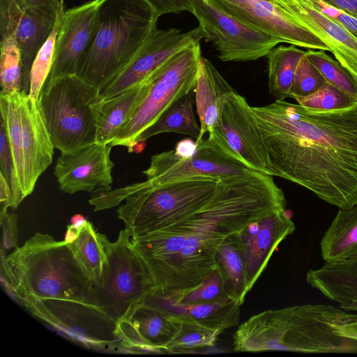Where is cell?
<instances>
[{"instance_id":"1","label":"cell","mask_w":357,"mask_h":357,"mask_svg":"<svg viewBox=\"0 0 357 357\" xmlns=\"http://www.w3.org/2000/svg\"><path fill=\"white\" fill-rule=\"evenodd\" d=\"M252 109L269 175L297 183L339 208L357 205V104L316 111L276 100Z\"/></svg>"},{"instance_id":"2","label":"cell","mask_w":357,"mask_h":357,"mask_svg":"<svg viewBox=\"0 0 357 357\" xmlns=\"http://www.w3.org/2000/svg\"><path fill=\"white\" fill-rule=\"evenodd\" d=\"M357 313L328 304H305L268 310L250 317L232 337L236 352L287 351L311 354L357 353V342L338 327Z\"/></svg>"},{"instance_id":"3","label":"cell","mask_w":357,"mask_h":357,"mask_svg":"<svg viewBox=\"0 0 357 357\" xmlns=\"http://www.w3.org/2000/svg\"><path fill=\"white\" fill-rule=\"evenodd\" d=\"M222 178L193 176L151 185L147 181L105 191L89 199L94 211L119 205L118 218L131 238L157 231L195 213L218 192Z\"/></svg>"},{"instance_id":"4","label":"cell","mask_w":357,"mask_h":357,"mask_svg":"<svg viewBox=\"0 0 357 357\" xmlns=\"http://www.w3.org/2000/svg\"><path fill=\"white\" fill-rule=\"evenodd\" d=\"M1 267L7 289L22 304L58 298L93 305V286L65 240L58 241L49 234L36 233L1 258Z\"/></svg>"},{"instance_id":"5","label":"cell","mask_w":357,"mask_h":357,"mask_svg":"<svg viewBox=\"0 0 357 357\" xmlns=\"http://www.w3.org/2000/svg\"><path fill=\"white\" fill-rule=\"evenodd\" d=\"M158 18L144 0H102L76 75L101 91L132 59Z\"/></svg>"},{"instance_id":"6","label":"cell","mask_w":357,"mask_h":357,"mask_svg":"<svg viewBox=\"0 0 357 357\" xmlns=\"http://www.w3.org/2000/svg\"><path fill=\"white\" fill-rule=\"evenodd\" d=\"M152 278L151 299L174 303L199 285L216 268L220 245L186 234L153 232L131 238Z\"/></svg>"},{"instance_id":"7","label":"cell","mask_w":357,"mask_h":357,"mask_svg":"<svg viewBox=\"0 0 357 357\" xmlns=\"http://www.w3.org/2000/svg\"><path fill=\"white\" fill-rule=\"evenodd\" d=\"M102 99L98 89L76 75L44 86L38 100L53 145L61 153L96 143L92 105Z\"/></svg>"},{"instance_id":"8","label":"cell","mask_w":357,"mask_h":357,"mask_svg":"<svg viewBox=\"0 0 357 357\" xmlns=\"http://www.w3.org/2000/svg\"><path fill=\"white\" fill-rule=\"evenodd\" d=\"M107 250L108 269L102 286L93 287L92 304L119 325L144 304L153 282L126 229L115 241L107 239Z\"/></svg>"},{"instance_id":"9","label":"cell","mask_w":357,"mask_h":357,"mask_svg":"<svg viewBox=\"0 0 357 357\" xmlns=\"http://www.w3.org/2000/svg\"><path fill=\"white\" fill-rule=\"evenodd\" d=\"M200 43L179 51L149 78V90L111 145L135 151L139 135L154 123L176 100L195 88L202 59Z\"/></svg>"},{"instance_id":"10","label":"cell","mask_w":357,"mask_h":357,"mask_svg":"<svg viewBox=\"0 0 357 357\" xmlns=\"http://www.w3.org/2000/svg\"><path fill=\"white\" fill-rule=\"evenodd\" d=\"M22 305L40 319L88 347L128 352L118 324L96 306L58 298Z\"/></svg>"},{"instance_id":"11","label":"cell","mask_w":357,"mask_h":357,"mask_svg":"<svg viewBox=\"0 0 357 357\" xmlns=\"http://www.w3.org/2000/svg\"><path fill=\"white\" fill-rule=\"evenodd\" d=\"M192 14L203 38L211 42L222 61H250L266 56L281 43L224 13L208 0H192Z\"/></svg>"},{"instance_id":"12","label":"cell","mask_w":357,"mask_h":357,"mask_svg":"<svg viewBox=\"0 0 357 357\" xmlns=\"http://www.w3.org/2000/svg\"><path fill=\"white\" fill-rule=\"evenodd\" d=\"M208 138L248 167L269 175L257 119L252 107L236 91L225 98L218 121Z\"/></svg>"},{"instance_id":"13","label":"cell","mask_w":357,"mask_h":357,"mask_svg":"<svg viewBox=\"0 0 357 357\" xmlns=\"http://www.w3.org/2000/svg\"><path fill=\"white\" fill-rule=\"evenodd\" d=\"M197 145L195 153L189 158H180L174 150L153 155L149 167L143 171L146 181L151 185H161L193 176L225 178L255 171L227 154L208 137H204Z\"/></svg>"},{"instance_id":"14","label":"cell","mask_w":357,"mask_h":357,"mask_svg":"<svg viewBox=\"0 0 357 357\" xmlns=\"http://www.w3.org/2000/svg\"><path fill=\"white\" fill-rule=\"evenodd\" d=\"M203 38L199 26L188 31L174 27H155L130 62L100 91L102 98H111L143 83L174 54L200 43Z\"/></svg>"},{"instance_id":"15","label":"cell","mask_w":357,"mask_h":357,"mask_svg":"<svg viewBox=\"0 0 357 357\" xmlns=\"http://www.w3.org/2000/svg\"><path fill=\"white\" fill-rule=\"evenodd\" d=\"M241 23L287 43L307 50L329 51L326 43L292 16L267 0H208Z\"/></svg>"},{"instance_id":"16","label":"cell","mask_w":357,"mask_h":357,"mask_svg":"<svg viewBox=\"0 0 357 357\" xmlns=\"http://www.w3.org/2000/svg\"><path fill=\"white\" fill-rule=\"evenodd\" d=\"M59 8L29 7L20 0H0V36L13 33L23 63L22 91L29 93L32 63L56 22Z\"/></svg>"},{"instance_id":"17","label":"cell","mask_w":357,"mask_h":357,"mask_svg":"<svg viewBox=\"0 0 357 357\" xmlns=\"http://www.w3.org/2000/svg\"><path fill=\"white\" fill-rule=\"evenodd\" d=\"M111 144L94 143L75 151L61 153L54 174L61 191L68 194L112 189L114 163Z\"/></svg>"},{"instance_id":"18","label":"cell","mask_w":357,"mask_h":357,"mask_svg":"<svg viewBox=\"0 0 357 357\" xmlns=\"http://www.w3.org/2000/svg\"><path fill=\"white\" fill-rule=\"evenodd\" d=\"M102 1L91 0L65 10L55 43L52 68L44 86L58 77L76 75L79 61L93 34Z\"/></svg>"},{"instance_id":"19","label":"cell","mask_w":357,"mask_h":357,"mask_svg":"<svg viewBox=\"0 0 357 357\" xmlns=\"http://www.w3.org/2000/svg\"><path fill=\"white\" fill-rule=\"evenodd\" d=\"M19 110L24 159L22 193L26 197L31 194L40 176L52 164L55 148L38 100L22 91L19 94Z\"/></svg>"},{"instance_id":"20","label":"cell","mask_w":357,"mask_h":357,"mask_svg":"<svg viewBox=\"0 0 357 357\" xmlns=\"http://www.w3.org/2000/svg\"><path fill=\"white\" fill-rule=\"evenodd\" d=\"M270 1L319 36L357 81V38L351 33L319 11L311 0Z\"/></svg>"},{"instance_id":"21","label":"cell","mask_w":357,"mask_h":357,"mask_svg":"<svg viewBox=\"0 0 357 357\" xmlns=\"http://www.w3.org/2000/svg\"><path fill=\"white\" fill-rule=\"evenodd\" d=\"M295 225L286 209L251 222L239 233L245 256L246 289H252L279 244L294 233Z\"/></svg>"},{"instance_id":"22","label":"cell","mask_w":357,"mask_h":357,"mask_svg":"<svg viewBox=\"0 0 357 357\" xmlns=\"http://www.w3.org/2000/svg\"><path fill=\"white\" fill-rule=\"evenodd\" d=\"M119 326L128 352L165 354L178 322L174 314L144 303Z\"/></svg>"},{"instance_id":"23","label":"cell","mask_w":357,"mask_h":357,"mask_svg":"<svg viewBox=\"0 0 357 357\" xmlns=\"http://www.w3.org/2000/svg\"><path fill=\"white\" fill-rule=\"evenodd\" d=\"M149 79L92 105L96 121V142L111 144L144 98Z\"/></svg>"},{"instance_id":"24","label":"cell","mask_w":357,"mask_h":357,"mask_svg":"<svg viewBox=\"0 0 357 357\" xmlns=\"http://www.w3.org/2000/svg\"><path fill=\"white\" fill-rule=\"evenodd\" d=\"M234 91L213 63L202 56L195 88V105L201 128L195 140L197 144L206 133L211 132L218 121L225 98Z\"/></svg>"},{"instance_id":"25","label":"cell","mask_w":357,"mask_h":357,"mask_svg":"<svg viewBox=\"0 0 357 357\" xmlns=\"http://www.w3.org/2000/svg\"><path fill=\"white\" fill-rule=\"evenodd\" d=\"M107 238L98 232L86 220L76 227L68 243L74 257L93 287H101L108 269Z\"/></svg>"},{"instance_id":"26","label":"cell","mask_w":357,"mask_h":357,"mask_svg":"<svg viewBox=\"0 0 357 357\" xmlns=\"http://www.w3.org/2000/svg\"><path fill=\"white\" fill-rule=\"evenodd\" d=\"M325 262L357 257V205L340 208L320 241Z\"/></svg>"},{"instance_id":"27","label":"cell","mask_w":357,"mask_h":357,"mask_svg":"<svg viewBox=\"0 0 357 357\" xmlns=\"http://www.w3.org/2000/svg\"><path fill=\"white\" fill-rule=\"evenodd\" d=\"M215 259L227 294L241 305L248 291L245 256L239 233L228 236L222 242L216 251Z\"/></svg>"},{"instance_id":"28","label":"cell","mask_w":357,"mask_h":357,"mask_svg":"<svg viewBox=\"0 0 357 357\" xmlns=\"http://www.w3.org/2000/svg\"><path fill=\"white\" fill-rule=\"evenodd\" d=\"M195 89L172 103L137 139L135 151L146 140L164 132H175L193 137L196 140L201 131L194 113Z\"/></svg>"},{"instance_id":"29","label":"cell","mask_w":357,"mask_h":357,"mask_svg":"<svg viewBox=\"0 0 357 357\" xmlns=\"http://www.w3.org/2000/svg\"><path fill=\"white\" fill-rule=\"evenodd\" d=\"M144 303L172 314L188 316L202 325L221 333L239 324L241 305L234 301L225 303L183 305L165 303L147 298Z\"/></svg>"},{"instance_id":"30","label":"cell","mask_w":357,"mask_h":357,"mask_svg":"<svg viewBox=\"0 0 357 357\" xmlns=\"http://www.w3.org/2000/svg\"><path fill=\"white\" fill-rule=\"evenodd\" d=\"M305 52L294 45H280L266 55L269 92L276 100L290 98L297 66Z\"/></svg>"},{"instance_id":"31","label":"cell","mask_w":357,"mask_h":357,"mask_svg":"<svg viewBox=\"0 0 357 357\" xmlns=\"http://www.w3.org/2000/svg\"><path fill=\"white\" fill-rule=\"evenodd\" d=\"M178 330L165 348V354H184L213 347L222 333L206 327L193 319L174 314Z\"/></svg>"},{"instance_id":"32","label":"cell","mask_w":357,"mask_h":357,"mask_svg":"<svg viewBox=\"0 0 357 357\" xmlns=\"http://www.w3.org/2000/svg\"><path fill=\"white\" fill-rule=\"evenodd\" d=\"M23 63L21 51L15 35L1 37V93L11 95L22 91Z\"/></svg>"},{"instance_id":"33","label":"cell","mask_w":357,"mask_h":357,"mask_svg":"<svg viewBox=\"0 0 357 357\" xmlns=\"http://www.w3.org/2000/svg\"><path fill=\"white\" fill-rule=\"evenodd\" d=\"M64 11L65 5L63 4L50 36L38 52L31 66L28 95L36 100L38 99L52 68L55 43L59 29L61 19Z\"/></svg>"},{"instance_id":"34","label":"cell","mask_w":357,"mask_h":357,"mask_svg":"<svg viewBox=\"0 0 357 357\" xmlns=\"http://www.w3.org/2000/svg\"><path fill=\"white\" fill-rule=\"evenodd\" d=\"M306 55L327 82L357 98V81L335 59L321 50H307Z\"/></svg>"},{"instance_id":"35","label":"cell","mask_w":357,"mask_h":357,"mask_svg":"<svg viewBox=\"0 0 357 357\" xmlns=\"http://www.w3.org/2000/svg\"><path fill=\"white\" fill-rule=\"evenodd\" d=\"M294 99L298 104L316 111L344 109L357 104L356 98L327 82L315 93Z\"/></svg>"},{"instance_id":"36","label":"cell","mask_w":357,"mask_h":357,"mask_svg":"<svg viewBox=\"0 0 357 357\" xmlns=\"http://www.w3.org/2000/svg\"><path fill=\"white\" fill-rule=\"evenodd\" d=\"M230 301L233 300L227 294L221 274L218 268H216L196 288L186 294L176 303L169 304L225 303Z\"/></svg>"},{"instance_id":"37","label":"cell","mask_w":357,"mask_h":357,"mask_svg":"<svg viewBox=\"0 0 357 357\" xmlns=\"http://www.w3.org/2000/svg\"><path fill=\"white\" fill-rule=\"evenodd\" d=\"M326 82L325 78L305 52L297 66L290 98L294 99L310 96L315 93Z\"/></svg>"},{"instance_id":"38","label":"cell","mask_w":357,"mask_h":357,"mask_svg":"<svg viewBox=\"0 0 357 357\" xmlns=\"http://www.w3.org/2000/svg\"><path fill=\"white\" fill-rule=\"evenodd\" d=\"M0 174L5 178L10 190L11 208L16 209L24 200V197L18 183L7 132L1 121L0 123Z\"/></svg>"},{"instance_id":"39","label":"cell","mask_w":357,"mask_h":357,"mask_svg":"<svg viewBox=\"0 0 357 357\" xmlns=\"http://www.w3.org/2000/svg\"><path fill=\"white\" fill-rule=\"evenodd\" d=\"M1 238V258L5 257L11 248L17 247V216L8 211L0 213Z\"/></svg>"},{"instance_id":"40","label":"cell","mask_w":357,"mask_h":357,"mask_svg":"<svg viewBox=\"0 0 357 357\" xmlns=\"http://www.w3.org/2000/svg\"><path fill=\"white\" fill-rule=\"evenodd\" d=\"M315 7L328 17L337 21L357 38V17L321 0H311Z\"/></svg>"},{"instance_id":"41","label":"cell","mask_w":357,"mask_h":357,"mask_svg":"<svg viewBox=\"0 0 357 357\" xmlns=\"http://www.w3.org/2000/svg\"><path fill=\"white\" fill-rule=\"evenodd\" d=\"M153 8L158 17L168 13L187 11L192 13V0H144Z\"/></svg>"},{"instance_id":"42","label":"cell","mask_w":357,"mask_h":357,"mask_svg":"<svg viewBox=\"0 0 357 357\" xmlns=\"http://www.w3.org/2000/svg\"><path fill=\"white\" fill-rule=\"evenodd\" d=\"M197 144L195 140L190 138H185L179 141L174 150L175 154L180 158H185L194 155L197 150Z\"/></svg>"},{"instance_id":"43","label":"cell","mask_w":357,"mask_h":357,"mask_svg":"<svg viewBox=\"0 0 357 357\" xmlns=\"http://www.w3.org/2000/svg\"><path fill=\"white\" fill-rule=\"evenodd\" d=\"M352 16L357 17V0H321Z\"/></svg>"},{"instance_id":"44","label":"cell","mask_w":357,"mask_h":357,"mask_svg":"<svg viewBox=\"0 0 357 357\" xmlns=\"http://www.w3.org/2000/svg\"><path fill=\"white\" fill-rule=\"evenodd\" d=\"M12 205L11 192L8 184L0 174V213L8 211Z\"/></svg>"},{"instance_id":"45","label":"cell","mask_w":357,"mask_h":357,"mask_svg":"<svg viewBox=\"0 0 357 357\" xmlns=\"http://www.w3.org/2000/svg\"><path fill=\"white\" fill-rule=\"evenodd\" d=\"M337 332L343 337L357 342V317L349 323L338 327Z\"/></svg>"},{"instance_id":"46","label":"cell","mask_w":357,"mask_h":357,"mask_svg":"<svg viewBox=\"0 0 357 357\" xmlns=\"http://www.w3.org/2000/svg\"><path fill=\"white\" fill-rule=\"evenodd\" d=\"M29 7L52 6L59 8L62 0H20Z\"/></svg>"},{"instance_id":"47","label":"cell","mask_w":357,"mask_h":357,"mask_svg":"<svg viewBox=\"0 0 357 357\" xmlns=\"http://www.w3.org/2000/svg\"><path fill=\"white\" fill-rule=\"evenodd\" d=\"M84 220L85 219L82 215L77 214L72 217L71 224L74 225L75 227H79Z\"/></svg>"},{"instance_id":"48","label":"cell","mask_w":357,"mask_h":357,"mask_svg":"<svg viewBox=\"0 0 357 357\" xmlns=\"http://www.w3.org/2000/svg\"><path fill=\"white\" fill-rule=\"evenodd\" d=\"M267 1H270V0H267Z\"/></svg>"}]
</instances>
